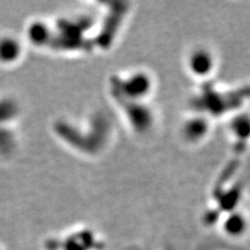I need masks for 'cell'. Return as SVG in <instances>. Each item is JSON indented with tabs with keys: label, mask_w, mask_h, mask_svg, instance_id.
<instances>
[{
	"label": "cell",
	"mask_w": 250,
	"mask_h": 250,
	"mask_svg": "<svg viewBox=\"0 0 250 250\" xmlns=\"http://www.w3.org/2000/svg\"><path fill=\"white\" fill-rule=\"evenodd\" d=\"M155 78L149 70L132 68L109 78V91L116 103H149Z\"/></svg>",
	"instance_id": "1"
},
{
	"label": "cell",
	"mask_w": 250,
	"mask_h": 250,
	"mask_svg": "<svg viewBox=\"0 0 250 250\" xmlns=\"http://www.w3.org/2000/svg\"><path fill=\"white\" fill-rule=\"evenodd\" d=\"M186 72L199 83H207L218 69L217 53L207 45H195L186 53Z\"/></svg>",
	"instance_id": "2"
},
{
	"label": "cell",
	"mask_w": 250,
	"mask_h": 250,
	"mask_svg": "<svg viewBox=\"0 0 250 250\" xmlns=\"http://www.w3.org/2000/svg\"><path fill=\"white\" fill-rule=\"evenodd\" d=\"M212 121L209 116L196 112L187 116L179 127V136L190 146H198L206 142L212 132Z\"/></svg>",
	"instance_id": "3"
},
{
	"label": "cell",
	"mask_w": 250,
	"mask_h": 250,
	"mask_svg": "<svg viewBox=\"0 0 250 250\" xmlns=\"http://www.w3.org/2000/svg\"><path fill=\"white\" fill-rule=\"evenodd\" d=\"M129 128L137 135L147 134L154 126V113L148 103H116Z\"/></svg>",
	"instance_id": "4"
},
{
	"label": "cell",
	"mask_w": 250,
	"mask_h": 250,
	"mask_svg": "<svg viewBox=\"0 0 250 250\" xmlns=\"http://www.w3.org/2000/svg\"><path fill=\"white\" fill-rule=\"evenodd\" d=\"M233 149L243 153L250 146V114L232 116L229 124Z\"/></svg>",
	"instance_id": "5"
}]
</instances>
